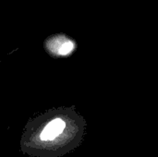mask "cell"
Masks as SVG:
<instances>
[{
  "instance_id": "6da1fadb",
  "label": "cell",
  "mask_w": 158,
  "mask_h": 157,
  "mask_svg": "<svg viewBox=\"0 0 158 157\" xmlns=\"http://www.w3.org/2000/svg\"><path fill=\"white\" fill-rule=\"evenodd\" d=\"M65 122L60 119L56 118L52 120L43 130L41 134V139L43 141H52L55 138H56L59 134L62 133V131L65 129Z\"/></svg>"
},
{
  "instance_id": "7a4b0ae2",
  "label": "cell",
  "mask_w": 158,
  "mask_h": 157,
  "mask_svg": "<svg viewBox=\"0 0 158 157\" xmlns=\"http://www.w3.org/2000/svg\"><path fill=\"white\" fill-rule=\"evenodd\" d=\"M73 47H74V44H73L71 42L68 41V42L64 43L61 45L60 49L58 50V53H59L60 55H67V54H69V53H70V52L72 51Z\"/></svg>"
}]
</instances>
